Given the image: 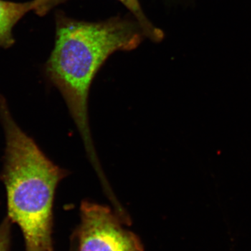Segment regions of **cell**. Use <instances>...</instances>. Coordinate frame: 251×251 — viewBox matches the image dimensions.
Instances as JSON below:
<instances>
[{
  "instance_id": "5b68a950",
  "label": "cell",
  "mask_w": 251,
  "mask_h": 251,
  "mask_svg": "<svg viewBox=\"0 0 251 251\" xmlns=\"http://www.w3.org/2000/svg\"><path fill=\"white\" fill-rule=\"evenodd\" d=\"M11 225L9 218L4 219L0 225V251H9Z\"/></svg>"
},
{
  "instance_id": "7a4b0ae2",
  "label": "cell",
  "mask_w": 251,
  "mask_h": 251,
  "mask_svg": "<svg viewBox=\"0 0 251 251\" xmlns=\"http://www.w3.org/2000/svg\"><path fill=\"white\" fill-rule=\"evenodd\" d=\"M0 117L6 135L1 179L7 193L9 218L21 227L26 251H54L52 204L56 188L67 171L49 160L16 125L1 96Z\"/></svg>"
},
{
  "instance_id": "277c9868",
  "label": "cell",
  "mask_w": 251,
  "mask_h": 251,
  "mask_svg": "<svg viewBox=\"0 0 251 251\" xmlns=\"http://www.w3.org/2000/svg\"><path fill=\"white\" fill-rule=\"evenodd\" d=\"M36 9V0L15 2L0 0V47L8 49L14 44L13 28L29 11Z\"/></svg>"
},
{
  "instance_id": "6da1fadb",
  "label": "cell",
  "mask_w": 251,
  "mask_h": 251,
  "mask_svg": "<svg viewBox=\"0 0 251 251\" xmlns=\"http://www.w3.org/2000/svg\"><path fill=\"white\" fill-rule=\"evenodd\" d=\"M56 21L55 44L46 64V74L65 99L92 153L87 102L92 81L110 54L140 45L141 29L117 18L87 23L60 14Z\"/></svg>"
},
{
  "instance_id": "3957f363",
  "label": "cell",
  "mask_w": 251,
  "mask_h": 251,
  "mask_svg": "<svg viewBox=\"0 0 251 251\" xmlns=\"http://www.w3.org/2000/svg\"><path fill=\"white\" fill-rule=\"evenodd\" d=\"M80 216L78 251H144L139 239L122 227L108 206L83 202Z\"/></svg>"
}]
</instances>
